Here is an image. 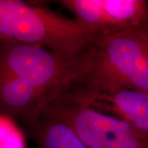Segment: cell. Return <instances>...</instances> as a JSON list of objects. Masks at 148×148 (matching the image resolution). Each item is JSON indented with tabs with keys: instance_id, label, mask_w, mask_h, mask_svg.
Returning <instances> with one entry per match:
<instances>
[{
	"instance_id": "cell-1",
	"label": "cell",
	"mask_w": 148,
	"mask_h": 148,
	"mask_svg": "<svg viewBox=\"0 0 148 148\" xmlns=\"http://www.w3.org/2000/svg\"><path fill=\"white\" fill-rule=\"evenodd\" d=\"M64 84L92 90L126 88L148 92V27L95 38L77 58Z\"/></svg>"
},
{
	"instance_id": "cell-2",
	"label": "cell",
	"mask_w": 148,
	"mask_h": 148,
	"mask_svg": "<svg viewBox=\"0 0 148 148\" xmlns=\"http://www.w3.org/2000/svg\"><path fill=\"white\" fill-rule=\"evenodd\" d=\"M0 40L77 58L88 49L94 36L77 20L46 8L20 0H0Z\"/></svg>"
},
{
	"instance_id": "cell-3",
	"label": "cell",
	"mask_w": 148,
	"mask_h": 148,
	"mask_svg": "<svg viewBox=\"0 0 148 148\" xmlns=\"http://www.w3.org/2000/svg\"><path fill=\"white\" fill-rule=\"evenodd\" d=\"M68 123L88 148H148V137L126 122L56 92L45 106Z\"/></svg>"
},
{
	"instance_id": "cell-4",
	"label": "cell",
	"mask_w": 148,
	"mask_h": 148,
	"mask_svg": "<svg viewBox=\"0 0 148 148\" xmlns=\"http://www.w3.org/2000/svg\"><path fill=\"white\" fill-rule=\"evenodd\" d=\"M76 60L44 48L0 40V77L20 78L57 92Z\"/></svg>"
},
{
	"instance_id": "cell-5",
	"label": "cell",
	"mask_w": 148,
	"mask_h": 148,
	"mask_svg": "<svg viewBox=\"0 0 148 148\" xmlns=\"http://www.w3.org/2000/svg\"><path fill=\"white\" fill-rule=\"evenodd\" d=\"M76 20L94 39L113 32L148 27V2L145 0H62Z\"/></svg>"
},
{
	"instance_id": "cell-6",
	"label": "cell",
	"mask_w": 148,
	"mask_h": 148,
	"mask_svg": "<svg viewBox=\"0 0 148 148\" xmlns=\"http://www.w3.org/2000/svg\"><path fill=\"white\" fill-rule=\"evenodd\" d=\"M57 92L118 118L148 137V92L118 88L92 90L63 85Z\"/></svg>"
},
{
	"instance_id": "cell-7",
	"label": "cell",
	"mask_w": 148,
	"mask_h": 148,
	"mask_svg": "<svg viewBox=\"0 0 148 148\" xmlns=\"http://www.w3.org/2000/svg\"><path fill=\"white\" fill-rule=\"evenodd\" d=\"M21 128L39 148H88L68 123L46 107Z\"/></svg>"
},
{
	"instance_id": "cell-8",
	"label": "cell",
	"mask_w": 148,
	"mask_h": 148,
	"mask_svg": "<svg viewBox=\"0 0 148 148\" xmlns=\"http://www.w3.org/2000/svg\"><path fill=\"white\" fill-rule=\"evenodd\" d=\"M0 148H27L24 132L14 120L0 115Z\"/></svg>"
}]
</instances>
